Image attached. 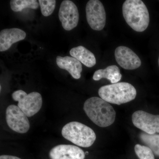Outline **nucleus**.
<instances>
[{
	"mask_svg": "<svg viewBox=\"0 0 159 159\" xmlns=\"http://www.w3.org/2000/svg\"><path fill=\"white\" fill-rule=\"evenodd\" d=\"M84 110L91 121L99 127L110 126L116 119V112L113 107L99 97H91L86 100Z\"/></svg>",
	"mask_w": 159,
	"mask_h": 159,
	"instance_id": "1",
	"label": "nucleus"
},
{
	"mask_svg": "<svg viewBox=\"0 0 159 159\" xmlns=\"http://www.w3.org/2000/svg\"><path fill=\"white\" fill-rule=\"evenodd\" d=\"M125 21L134 31L142 32L147 29L150 17L147 7L141 0H126L122 5Z\"/></svg>",
	"mask_w": 159,
	"mask_h": 159,
	"instance_id": "2",
	"label": "nucleus"
},
{
	"mask_svg": "<svg viewBox=\"0 0 159 159\" xmlns=\"http://www.w3.org/2000/svg\"><path fill=\"white\" fill-rule=\"evenodd\" d=\"M98 94L109 103L121 105L134 100L137 96L134 86L127 82H119L101 87Z\"/></svg>",
	"mask_w": 159,
	"mask_h": 159,
	"instance_id": "3",
	"label": "nucleus"
},
{
	"mask_svg": "<svg viewBox=\"0 0 159 159\" xmlns=\"http://www.w3.org/2000/svg\"><path fill=\"white\" fill-rule=\"evenodd\" d=\"M61 134L65 139L80 146L88 148L93 144L96 134L90 127L80 122H69L63 126Z\"/></svg>",
	"mask_w": 159,
	"mask_h": 159,
	"instance_id": "4",
	"label": "nucleus"
},
{
	"mask_svg": "<svg viewBox=\"0 0 159 159\" xmlns=\"http://www.w3.org/2000/svg\"><path fill=\"white\" fill-rule=\"evenodd\" d=\"M11 97L14 101L18 102L17 106L27 117H31L37 113L42 106V97L37 92L28 94L24 91L19 90L15 91Z\"/></svg>",
	"mask_w": 159,
	"mask_h": 159,
	"instance_id": "5",
	"label": "nucleus"
},
{
	"mask_svg": "<svg viewBox=\"0 0 159 159\" xmlns=\"http://www.w3.org/2000/svg\"><path fill=\"white\" fill-rule=\"evenodd\" d=\"M86 19L91 29L101 31L105 27L106 14L104 6L99 0H90L86 6Z\"/></svg>",
	"mask_w": 159,
	"mask_h": 159,
	"instance_id": "6",
	"label": "nucleus"
},
{
	"mask_svg": "<svg viewBox=\"0 0 159 159\" xmlns=\"http://www.w3.org/2000/svg\"><path fill=\"white\" fill-rule=\"evenodd\" d=\"M6 120L9 128L18 133H26L30 129L28 117L17 106L12 104L7 107Z\"/></svg>",
	"mask_w": 159,
	"mask_h": 159,
	"instance_id": "7",
	"label": "nucleus"
},
{
	"mask_svg": "<svg viewBox=\"0 0 159 159\" xmlns=\"http://www.w3.org/2000/svg\"><path fill=\"white\" fill-rule=\"evenodd\" d=\"M133 123L137 128L146 133H159V115H154L143 111H138L133 114Z\"/></svg>",
	"mask_w": 159,
	"mask_h": 159,
	"instance_id": "8",
	"label": "nucleus"
},
{
	"mask_svg": "<svg viewBox=\"0 0 159 159\" xmlns=\"http://www.w3.org/2000/svg\"><path fill=\"white\" fill-rule=\"evenodd\" d=\"M58 17L63 29L70 31L77 27L79 20L77 6L72 1L65 0L60 5Z\"/></svg>",
	"mask_w": 159,
	"mask_h": 159,
	"instance_id": "9",
	"label": "nucleus"
},
{
	"mask_svg": "<svg viewBox=\"0 0 159 159\" xmlns=\"http://www.w3.org/2000/svg\"><path fill=\"white\" fill-rule=\"evenodd\" d=\"M115 55L118 64L125 70H135L142 64L139 56L132 50L125 46L118 47L115 51Z\"/></svg>",
	"mask_w": 159,
	"mask_h": 159,
	"instance_id": "10",
	"label": "nucleus"
},
{
	"mask_svg": "<svg viewBox=\"0 0 159 159\" xmlns=\"http://www.w3.org/2000/svg\"><path fill=\"white\" fill-rule=\"evenodd\" d=\"M84 151L75 145H59L52 148L49 153L51 159H84Z\"/></svg>",
	"mask_w": 159,
	"mask_h": 159,
	"instance_id": "11",
	"label": "nucleus"
},
{
	"mask_svg": "<svg viewBox=\"0 0 159 159\" xmlns=\"http://www.w3.org/2000/svg\"><path fill=\"white\" fill-rule=\"evenodd\" d=\"M25 32L17 28L3 29L0 32V51L9 50L14 43L25 38Z\"/></svg>",
	"mask_w": 159,
	"mask_h": 159,
	"instance_id": "12",
	"label": "nucleus"
},
{
	"mask_svg": "<svg viewBox=\"0 0 159 159\" xmlns=\"http://www.w3.org/2000/svg\"><path fill=\"white\" fill-rule=\"evenodd\" d=\"M56 63L60 68L67 71L74 79H79L81 77L82 64L74 57L68 56L64 57L57 56Z\"/></svg>",
	"mask_w": 159,
	"mask_h": 159,
	"instance_id": "13",
	"label": "nucleus"
},
{
	"mask_svg": "<svg viewBox=\"0 0 159 159\" xmlns=\"http://www.w3.org/2000/svg\"><path fill=\"white\" fill-rule=\"evenodd\" d=\"M70 54L72 57L76 58L88 67L94 66L97 63L94 54L83 46L73 48L70 51Z\"/></svg>",
	"mask_w": 159,
	"mask_h": 159,
	"instance_id": "14",
	"label": "nucleus"
},
{
	"mask_svg": "<svg viewBox=\"0 0 159 159\" xmlns=\"http://www.w3.org/2000/svg\"><path fill=\"white\" fill-rule=\"evenodd\" d=\"M122 77L119 68L117 66L112 65L105 69L97 70L94 73L93 79L98 81L102 78H106L113 84L119 82Z\"/></svg>",
	"mask_w": 159,
	"mask_h": 159,
	"instance_id": "15",
	"label": "nucleus"
},
{
	"mask_svg": "<svg viewBox=\"0 0 159 159\" xmlns=\"http://www.w3.org/2000/svg\"><path fill=\"white\" fill-rule=\"evenodd\" d=\"M140 139L145 146L151 149L154 154L159 157V134L141 133Z\"/></svg>",
	"mask_w": 159,
	"mask_h": 159,
	"instance_id": "16",
	"label": "nucleus"
},
{
	"mask_svg": "<svg viewBox=\"0 0 159 159\" xmlns=\"http://www.w3.org/2000/svg\"><path fill=\"white\" fill-rule=\"evenodd\" d=\"M10 5L11 10L16 12L27 8L36 9L39 6V2L36 0H11Z\"/></svg>",
	"mask_w": 159,
	"mask_h": 159,
	"instance_id": "17",
	"label": "nucleus"
},
{
	"mask_svg": "<svg viewBox=\"0 0 159 159\" xmlns=\"http://www.w3.org/2000/svg\"><path fill=\"white\" fill-rule=\"evenodd\" d=\"M134 150L139 159H155L153 152L147 146L137 144L135 146Z\"/></svg>",
	"mask_w": 159,
	"mask_h": 159,
	"instance_id": "18",
	"label": "nucleus"
},
{
	"mask_svg": "<svg viewBox=\"0 0 159 159\" xmlns=\"http://www.w3.org/2000/svg\"><path fill=\"white\" fill-rule=\"evenodd\" d=\"M39 6L43 15L48 16L51 15L54 11L56 5L55 0H39Z\"/></svg>",
	"mask_w": 159,
	"mask_h": 159,
	"instance_id": "19",
	"label": "nucleus"
},
{
	"mask_svg": "<svg viewBox=\"0 0 159 159\" xmlns=\"http://www.w3.org/2000/svg\"><path fill=\"white\" fill-rule=\"evenodd\" d=\"M0 159H21L17 157L13 156L7 155H3L0 157Z\"/></svg>",
	"mask_w": 159,
	"mask_h": 159,
	"instance_id": "20",
	"label": "nucleus"
},
{
	"mask_svg": "<svg viewBox=\"0 0 159 159\" xmlns=\"http://www.w3.org/2000/svg\"><path fill=\"white\" fill-rule=\"evenodd\" d=\"M2 90V86H1V85L0 86V91H1Z\"/></svg>",
	"mask_w": 159,
	"mask_h": 159,
	"instance_id": "21",
	"label": "nucleus"
},
{
	"mask_svg": "<svg viewBox=\"0 0 159 159\" xmlns=\"http://www.w3.org/2000/svg\"><path fill=\"white\" fill-rule=\"evenodd\" d=\"M158 65H159V57L158 58Z\"/></svg>",
	"mask_w": 159,
	"mask_h": 159,
	"instance_id": "22",
	"label": "nucleus"
}]
</instances>
